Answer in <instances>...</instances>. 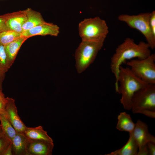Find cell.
I'll use <instances>...</instances> for the list:
<instances>
[{
	"instance_id": "obj_3",
	"label": "cell",
	"mask_w": 155,
	"mask_h": 155,
	"mask_svg": "<svg viewBox=\"0 0 155 155\" xmlns=\"http://www.w3.org/2000/svg\"><path fill=\"white\" fill-rule=\"evenodd\" d=\"M131 110L133 113L155 118V84H148L134 94Z\"/></svg>"
},
{
	"instance_id": "obj_10",
	"label": "cell",
	"mask_w": 155,
	"mask_h": 155,
	"mask_svg": "<svg viewBox=\"0 0 155 155\" xmlns=\"http://www.w3.org/2000/svg\"><path fill=\"white\" fill-rule=\"evenodd\" d=\"M60 32L59 28L57 25L46 22L31 29L23 32L21 36L29 38L35 36L50 35L57 36Z\"/></svg>"
},
{
	"instance_id": "obj_18",
	"label": "cell",
	"mask_w": 155,
	"mask_h": 155,
	"mask_svg": "<svg viewBox=\"0 0 155 155\" xmlns=\"http://www.w3.org/2000/svg\"><path fill=\"white\" fill-rule=\"evenodd\" d=\"M23 134L29 139L44 140L53 142L52 139L41 126L34 127H27Z\"/></svg>"
},
{
	"instance_id": "obj_26",
	"label": "cell",
	"mask_w": 155,
	"mask_h": 155,
	"mask_svg": "<svg viewBox=\"0 0 155 155\" xmlns=\"http://www.w3.org/2000/svg\"><path fill=\"white\" fill-rule=\"evenodd\" d=\"M5 72L3 69L0 67V90H2V83L4 79Z\"/></svg>"
},
{
	"instance_id": "obj_19",
	"label": "cell",
	"mask_w": 155,
	"mask_h": 155,
	"mask_svg": "<svg viewBox=\"0 0 155 155\" xmlns=\"http://www.w3.org/2000/svg\"><path fill=\"white\" fill-rule=\"evenodd\" d=\"M0 121L4 135L11 141L17 132L4 115L0 114Z\"/></svg>"
},
{
	"instance_id": "obj_11",
	"label": "cell",
	"mask_w": 155,
	"mask_h": 155,
	"mask_svg": "<svg viewBox=\"0 0 155 155\" xmlns=\"http://www.w3.org/2000/svg\"><path fill=\"white\" fill-rule=\"evenodd\" d=\"M29 139L27 155H51L53 142L44 140Z\"/></svg>"
},
{
	"instance_id": "obj_30",
	"label": "cell",
	"mask_w": 155,
	"mask_h": 155,
	"mask_svg": "<svg viewBox=\"0 0 155 155\" xmlns=\"http://www.w3.org/2000/svg\"><path fill=\"white\" fill-rule=\"evenodd\" d=\"M1 125L0 124V127H1Z\"/></svg>"
},
{
	"instance_id": "obj_29",
	"label": "cell",
	"mask_w": 155,
	"mask_h": 155,
	"mask_svg": "<svg viewBox=\"0 0 155 155\" xmlns=\"http://www.w3.org/2000/svg\"><path fill=\"white\" fill-rule=\"evenodd\" d=\"M1 126L0 127V137L4 135Z\"/></svg>"
},
{
	"instance_id": "obj_28",
	"label": "cell",
	"mask_w": 155,
	"mask_h": 155,
	"mask_svg": "<svg viewBox=\"0 0 155 155\" xmlns=\"http://www.w3.org/2000/svg\"><path fill=\"white\" fill-rule=\"evenodd\" d=\"M0 100L5 102L6 98L5 97V95L2 91L0 90Z\"/></svg>"
},
{
	"instance_id": "obj_23",
	"label": "cell",
	"mask_w": 155,
	"mask_h": 155,
	"mask_svg": "<svg viewBox=\"0 0 155 155\" xmlns=\"http://www.w3.org/2000/svg\"><path fill=\"white\" fill-rule=\"evenodd\" d=\"M150 27L152 32L155 36V11H153L150 13Z\"/></svg>"
},
{
	"instance_id": "obj_16",
	"label": "cell",
	"mask_w": 155,
	"mask_h": 155,
	"mask_svg": "<svg viewBox=\"0 0 155 155\" xmlns=\"http://www.w3.org/2000/svg\"><path fill=\"white\" fill-rule=\"evenodd\" d=\"M129 139L126 144L121 148L106 155H137L138 147L133 135L129 133Z\"/></svg>"
},
{
	"instance_id": "obj_17",
	"label": "cell",
	"mask_w": 155,
	"mask_h": 155,
	"mask_svg": "<svg viewBox=\"0 0 155 155\" xmlns=\"http://www.w3.org/2000/svg\"><path fill=\"white\" fill-rule=\"evenodd\" d=\"M116 128L119 131L132 133L135 126L130 115L125 112H121L117 117Z\"/></svg>"
},
{
	"instance_id": "obj_20",
	"label": "cell",
	"mask_w": 155,
	"mask_h": 155,
	"mask_svg": "<svg viewBox=\"0 0 155 155\" xmlns=\"http://www.w3.org/2000/svg\"><path fill=\"white\" fill-rule=\"evenodd\" d=\"M21 34L9 30L0 33V43L4 46L20 37Z\"/></svg>"
},
{
	"instance_id": "obj_21",
	"label": "cell",
	"mask_w": 155,
	"mask_h": 155,
	"mask_svg": "<svg viewBox=\"0 0 155 155\" xmlns=\"http://www.w3.org/2000/svg\"><path fill=\"white\" fill-rule=\"evenodd\" d=\"M0 67L6 72L9 69L7 67V57L5 46L0 43Z\"/></svg>"
},
{
	"instance_id": "obj_24",
	"label": "cell",
	"mask_w": 155,
	"mask_h": 155,
	"mask_svg": "<svg viewBox=\"0 0 155 155\" xmlns=\"http://www.w3.org/2000/svg\"><path fill=\"white\" fill-rule=\"evenodd\" d=\"M9 30L6 25L4 15L0 16V33Z\"/></svg>"
},
{
	"instance_id": "obj_13",
	"label": "cell",
	"mask_w": 155,
	"mask_h": 155,
	"mask_svg": "<svg viewBox=\"0 0 155 155\" xmlns=\"http://www.w3.org/2000/svg\"><path fill=\"white\" fill-rule=\"evenodd\" d=\"M28 38L21 36L5 46L7 57V65L9 69L13 64L21 46Z\"/></svg>"
},
{
	"instance_id": "obj_5",
	"label": "cell",
	"mask_w": 155,
	"mask_h": 155,
	"mask_svg": "<svg viewBox=\"0 0 155 155\" xmlns=\"http://www.w3.org/2000/svg\"><path fill=\"white\" fill-rule=\"evenodd\" d=\"M105 40L97 41H82L76 50L75 66L78 73L85 71L94 61Z\"/></svg>"
},
{
	"instance_id": "obj_2",
	"label": "cell",
	"mask_w": 155,
	"mask_h": 155,
	"mask_svg": "<svg viewBox=\"0 0 155 155\" xmlns=\"http://www.w3.org/2000/svg\"><path fill=\"white\" fill-rule=\"evenodd\" d=\"M118 82V93L121 95L120 102L125 109L130 110L134 94L148 84L135 76L129 67L122 66L119 68Z\"/></svg>"
},
{
	"instance_id": "obj_7",
	"label": "cell",
	"mask_w": 155,
	"mask_h": 155,
	"mask_svg": "<svg viewBox=\"0 0 155 155\" xmlns=\"http://www.w3.org/2000/svg\"><path fill=\"white\" fill-rule=\"evenodd\" d=\"M137 77L148 84H155V54L142 59H134L126 63Z\"/></svg>"
},
{
	"instance_id": "obj_6",
	"label": "cell",
	"mask_w": 155,
	"mask_h": 155,
	"mask_svg": "<svg viewBox=\"0 0 155 155\" xmlns=\"http://www.w3.org/2000/svg\"><path fill=\"white\" fill-rule=\"evenodd\" d=\"M150 12L141 13L137 15L122 14L118 20L125 23L131 28L137 30L144 36L150 48H155V36L151 30L150 24Z\"/></svg>"
},
{
	"instance_id": "obj_15",
	"label": "cell",
	"mask_w": 155,
	"mask_h": 155,
	"mask_svg": "<svg viewBox=\"0 0 155 155\" xmlns=\"http://www.w3.org/2000/svg\"><path fill=\"white\" fill-rule=\"evenodd\" d=\"M27 19L22 26L23 32L46 22L41 13L30 8L26 9Z\"/></svg>"
},
{
	"instance_id": "obj_25",
	"label": "cell",
	"mask_w": 155,
	"mask_h": 155,
	"mask_svg": "<svg viewBox=\"0 0 155 155\" xmlns=\"http://www.w3.org/2000/svg\"><path fill=\"white\" fill-rule=\"evenodd\" d=\"M149 155H155V143L150 142L147 144Z\"/></svg>"
},
{
	"instance_id": "obj_9",
	"label": "cell",
	"mask_w": 155,
	"mask_h": 155,
	"mask_svg": "<svg viewBox=\"0 0 155 155\" xmlns=\"http://www.w3.org/2000/svg\"><path fill=\"white\" fill-rule=\"evenodd\" d=\"M4 115L17 132L24 134L27 127L18 115L15 100L13 99L6 98Z\"/></svg>"
},
{
	"instance_id": "obj_1",
	"label": "cell",
	"mask_w": 155,
	"mask_h": 155,
	"mask_svg": "<svg viewBox=\"0 0 155 155\" xmlns=\"http://www.w3.org/2000/svg\"><path fill=\"white\" fill-rule=\"evenodd\" d=\"M150 47L147 42L141 41L136 43L130 38H126L116 48L111 58L110 67L115 78V87L118 92V82L120 67L127 60L145 58L151 53Z\"/></svg>"
},
{
	"instance_id": "obj_14",
	"label": "cell",
	"mask_w": 155,
	"mask_h": 155,
	"mask_svg": "<svg viewBox=\"0 0 155 155\" xmlns=\"http://www.w3.org/2000/svg\"><path fill=\"white\" fill-rule=\"evenodd\" d=\"M29 139L23 134L17 132L11 140L13 155H27Z\"/></svg>"
},
{
	"instance_id": "obj_27",
	"label": "cell",
	"mask_w": 155,
	"mask_h": 155,
	"mask_svg": "<svg viewBox=\"0 0 155 155\" xmlns=\"http://www.w3.org/2000/svg\"><path fill=\"white\" fill-rule=\"evenodd\" d=\"M5 102L0 100V114L4 115L5 114Z\"/></svg>"
},
{
	"instance_id": "obj_4",
	"label": "cell",
	"mask_w": 155,
	"mask_h": 155,
	"mask_svg": "<svg viewBox=\"0 0 155 155\" xmlns=\"http://www.w3.org/2000/svg\"><path fill=\"white\" fill-rule=\"evenodd\" d=\"M78 31L82 40L88 41L105 40L109 32L106 22L99 17L81 21L79 24Z\"/></svg>"
},
{
	"instance_id": "obj_22",
	"label": "cell",
	"mask_w": 155,
	"mask_h": 155,
	"mask_svg": "<svg viewBox=\"0 0 155 155\" xmlns=\"http://www.w3.org/2000/svg\"><path fill=\"white\" fill-rule=\"evenodd\" d=\"M12 142L4 135L0 137V155H4L6 150L11 144Z\"/></svg>"
},
{
	"instance_id": "obj_8",
	"label": "cell",
	"mask_w": 155,
	"mask_h": 155,
	"mask_svg": "<svg viewBox=\"0 0 155 155\" xmlns=\"http://www.w3.org/2000/svg\"><path fill=\"white\" fill-rule=\"evenodd\" d=\"M132 134L138 147L137 155H149L147 144L150 142L155 143V137L149 132L147 124L138 120Z\"/></svg>"
},
{
	"instance_id": "obj_12",
	"label": "cell",
	"mask_w": 155,
	"mask_h": 155,
	"mask_svg": "<svg viewBox=\"0 0 155 155\" xmlns=\"http://www.w3.org/2000/svg\"><path fill=\"white\" fill-rule=\"evenodd\" d=\"M8 28L18 33L23 32L22 26L27 19L26 9L4 14Z\"/></svg>"
}]
</instances>
